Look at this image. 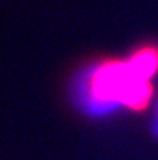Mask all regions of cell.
Returning a JSON list of instances; mask_svg holds the SVG:
<instances>
[{
	"label": "cell",
	"instance_id": "7a4b0ae2",
	"mask_svg": "<svg viewBox=\"0 0 158 160\" xmlns=\"http://www.w3.org/2000/svg\"><path fill=\"white\" fill-rule=\"evenodd\" d=\"M128 62L140 78L151 82L158 73V47L144 45L133 51L128 58Z\"/></svg>",
	"mask_w": 158,
	"mask_h": 160
},
{
	"label": "cell",
	"instance_id": "6da1fadb",
	"mask_svg": "<svg viewBox=\"0 0 158 160\" xmlns=\"http://www.w3.org/2000/svg\"><path fill=\"white\" fill-rule=\"evenodd\" d=\"M153 94V83L140 78L128 59L101 62L88 78V96L98 105L120 104L142 112L150 105Z\"/></svg>",
	"mask_w": 158,
	"mask_h": 160
}]
</instances>
